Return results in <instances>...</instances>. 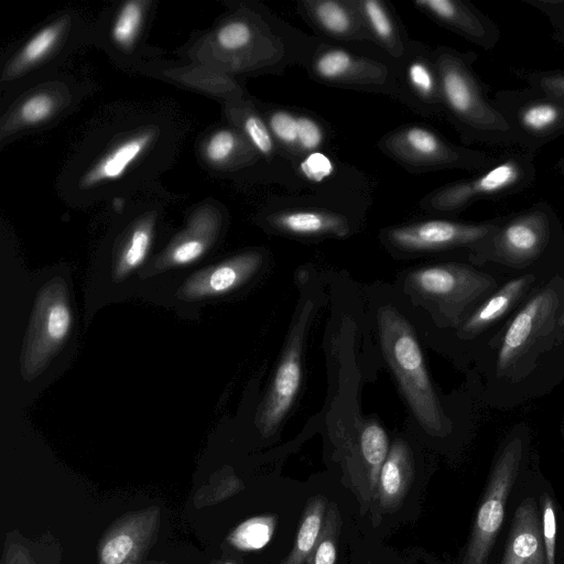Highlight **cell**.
<instances>
[{
	"mask_svg": "<svg viewBox=\"0 0 564 564\" xmlns=\"http://www.w3.org/2000/svg\"><path fill=\"white\" fill-rule=\"evenodd\" d=\"M216 228L217 224L210 217L196 219L185 234L171 243L156 268L184 265L198 260L212 245Z\"/></svg>",
	"mask_w": 564,
	"mask_h": 564,
	"instance_id": "19",
	"label": "cell"
},
{
	"mask_svg": "<svg viewBox=\"0 0 564 564\" xmlns=\"http://www.w3.org/2000/svg\"><path fill=\"white\" fill-rule=\"evenodd\" d=\"M359 10L366 24L379 42L393 53L399 50V36L395 24L383 2L379 0H364Z\"/></svg>",
	"mask_w": 564,
	"mask_h": 564,
	"instance_id": "29",
	"label": "cell"
},
{
	"mask_svg": "<svg viewBox=\"0 0 564 564\" xmlns=\"http://www.w3.org/2000/svg\"><path fill=\"white\" fill-rule=\"evenodd\" d=\"M556 212L547 202L500 218L497 229L477 248L482 254L508 264H525L550 247L558 230Z\"/></svg>",
	"mask_w": 564,
	"mask_h": 564,
	"instance_id": "5",
	"label": "cell"
},
{
	"mask_svg": "<svg viewBox=\"0 0 564 564\" xmlns=\"http://www.w3.org/2000/svg\"><path fill=\"white\" fill-rule=\"evenodd\" d=\"M507 120L514 150L534 154L564 135V100L530 87L499 90L491 99Z\"/></svg>",
	"mask_w": 564,
	"mask_h": 564,
	"instance_id": "4",
	"label": "cell"
},
{
	"mask_svg": "<svg viewBox=\"0 0 564 564\" xmlns=\"http://www.w3.org/2000/svg\"><path fill=\"white\" fill-rule=\"evenodd\" d=\"M314 21L328 34L348 37L356 33V19L345 2L322 0L308 2Z\"/></svg>",
	"mask_w": 564,
	"mask_h": 564,
	"instance_id": "26",
	"label": "cell"
},
{
	"mask_svg": "<svg viewBox=\"0 0 564 564\" xmlns=\"http://www.w3.org/2000/svg\"><path fill=\"white\" fill-rule=\"evenodd\" d=\"M414 4L484 50H492L501 37L499 26L469 2L460 0H416Z\"/></svg>",
	"mask_w": 564,
	"mask_h": 564,
	"instance_id": "14",
	"label": "cell"
},
{
	"mask_svg": "<svg viewBox=\"0 0 564 564\" xmlns=\"http://www.w3.org/2000/svg\"><path fill=\"white\" fill-rule=\"evenodd\" d=\"M533 280L534 275L527 274L508 281L470 315L463 326V332L477 334L495 323L508 312Z\"/></svg>",
	"mask_w": 564,
	"mask_h": 564,
	"instance_id": "21",
	"label": "cell"
},
{
	"mask_svg": "<svg viewBox=\"0 0 564 564\" xmlns=\"http://www.w3.org/2000/svg\"><path fill=\"white\" fill-rule=\"evenodd\" d=\"M522 447V440L514 437L496 460L478 508L463 564H488L490 551L503 522L507 499L519 471Z\"/></svg>",
	"mask_w": 564,
	"mask_h": 564,
	"instance_id": "7",
	"label": "cell"
},
{
	"mask_svg": "<svg viewBox=\"0 0 564 564\" xmlns=\"http://www.w3.org/2000/svg\"><path fill=\"white\" fill-rule=\"evenodd\" d=\"M274 516H258L241 522L227 536L228 543L240 551H254L265 546L275 530Z\"/></svg>",
	"mask_w": 564,
	"mask_h": 564,
	"instance_id": "27",
	"label": "cell"
},
{
	"mask_svg": "<svg viewBox=\"0 0 564 564\" xmlns=\"http://www.w3.org/2000/svg\"><path fill=\"white\" fill-rule=\"evenodd\" d=\"M360 449L369 470L372 486L378 487L381 467L389 454V441L386 431L377 422L367 423L360 434Z\"/></svg>",
	"mask_w": 564,
	"mask_h": 564,
	"instance_id": "28",
	"label": "cell"
},
{
	"mask_svg": "<svg viewBox=\"0 0 564 564\" xmlns=\"http://www.w3.org/2000/svg\"><path fill=\"white\" fill-rule=\"evenodd\" d=\"M558 305V296L551 288L535 294L514 316L503 335L497 358V368L503 371L529 347Z\"/></svg>",
	"mask_w": 564,
	"mask_h": 564,
	"instance_id": "13",
	"label": "cell"
},
{
	"mask_svg": "<svg viewBox=\"0 0 564 564\" xmlns=\"http://www.w3.org/2000/svg\"><path fill=\"white\" fill-rule=\"evenodd\" d=\"M340 518L333 505L325 514L322 533L305 564H335Z\"/></svg>",
	"mask_w": 564,
	"mask_h": 564,
	"instance_id": "31",
	"label": "cell"
},
{
	"mask_svg": "<svg viewBox=\"0 0 564 564\" xmlns=\"http://www.w3.org/2000/svg\"><path fill=\"white\" fill-rule=\"evenodd\" d=\"M297 118L289 111L278 110L269 118V129L281 143L297 148Z\"/></svg>",
	"mask_w": 564,
	"mask_h": 564,
	"instance_id": "38",
	"label": "cell"
},
{
	"mask_svg": "<svg viewBox=\"0 0 564 564\" xmlns=\"http://www.w3.org/2000/svg\"><path fill=\"white\" fill-rule=\"evenodd\" d=\"M223 564H235V562H232V561H226V562H224Z\"/></svg>",
	"mask_w": 564,
	"mask_h": 564,
	"instance_id": "46",
	"label": "cell"
},
{
	"mask_svg": "<svg viewBox=\"0 0 564 564\" xmlns=\"http://www.w3.org/2000/svg\"><path fill=\"white\" fill-rule=\"evenodd\" d=\"M325 514V497L317 496L311 499L304 510L293 549L281 564L306 563L322 533Z\"/></svg>",
	"mask_w": 564,
	"mask_h": 564,
	"instance_id": "23",
	"label": "cell"
},
{
	"mask_svg": "<svg viewBox=\"0 0 564 564\" xmlns=\"http://www.w3.org/2000/svg\"><path fill=\"white\" fill-rule=\"evenodd\" d=\"M275 228L295 236L333 235L345 237L349 227L345 218L337 214L322 210H286L272 217Z\"/></svg>",
	"mask_w": 564,
	"mask_h": 564,
	"instance_id": "18",
	"label": "cell"
},
{
	"mask_svg": "<svg viewBox=\"0 0 564 564\" xmlns=\"http://www.w3.org/2000/svg\"><path fill=\"white\" fill-rule=\"evenodd\" d=\"M555 170L564 177V155L555 164Z\"/></svg>",
	"mask_w": 564,
	"mask_h": 564,
	"instance_id": "44",
	"label": "cell"
},
{
	"mask_svg": "<svg viewBox=\"0 0 564 564\" xmlns=\"http://www.w3.org/2000/svg\"><path fill=\"white\" fill-rule=\"evenodd\" d=\"M252 40V30L243 21L229 22L217 31L216 41L226 51H237L246 47Z\"/></svg>",
	"mask_w": 564,
	"mask_h": 564,
	"instance_id": "36",
	"label": "cell"
},
{
	"mask_svg": "<svg viewBox=\"0 0 564 564\" xmlns=\"http://www.w3.org/2000/svg\"><path fill=\"white\" fill-rule=\"evenodd\" d=\"M412 467V457L406 444L397 440L379 474L378 492L383 506L391 507L402 499L410 484Z\"/></svg>",
	"mask_w": 564,
	"mask_h": 564,
	"instance_id": "20",
	"label": "cell"
},
{
	"mask_svg": "<svg viewBox=\"0 0 564 564\" xmlns=\"http://www.w3.org/2000/svg\"><path fill=\"white\" fill-rule=\"evenodd\" d=\"M408 280L420 294L459 308L484 296L497 285L491 275L462 264L420 268L412 271Z\"/></svg>",
	"mask_w": 564,
	"mask_h": 564,
	"instance_id": "12",
	"label": "cell"
},
{
	"mask_svg": "<svg viewBox=\"0 0 564 564\" xmlns=\"http://www.w3.org/2000/svg\"><path fill=\"white\" fill-rule=\"evenodd\" d=\"M313 307L311 300L302 306L259 412L258 424L264 435L278 429L297 395L303 373V344Z\"/></svg>",
	"mask_w": 564,
	"mask_h": 564,
	"instance_id": "9",
	"label": "cell"
},
{
	"mask_svg": "<svg viewBox=\"0 0 564 564\" xmlns=\"http://www.w3.org/2000/svg\"><path fill=\"white\" fill-rule=\"evenodd\" d=\"M243 131L253 148L262 155L269 156L273 151V135L269 126L257 115H249L243 120Z\"/></svg>",
	"mask_w": 564,
	"mask_h": 564,
	"instance_id": "37",
	"label": "cell"
},
{
	"mask_svg": "<svg viewBox=\"0 0 564 564\" xmlns=\"http://www.w3.org/2000/svg\"><path fill=\"white\" fill-rule=\"evenodd\" d=\"M534 154L509 150L473 177L447 184L431 193L424 206L441 213H457L481 199H498L523 192L536 178Z\"/></svg>",
	"mask_w": 564,
	"mask_h": 564,
	"instance_id": "3",
	"label": "cell"
},
{
	"mask_svg": "<svg viewBox=\"0 0 564 564\" xmlns=\"http://www.w3.org/2000/svg\"><path fill=\"white\" fill-rule=\"evenodd\" d=\"M162 511L158 505L127 512L102 533L97 564H141L159 539Z\"/></svg>",
	"mask_w": 564,
	"mask_h": 564,
	"instance_id": "10",
	"label": "cell"
},
{
	"mask_svg": "<svg viewBox=\"0 0 564 564\" xmlns=\"http://www.w3.org/2000/svg\"><path fill=\"white\" fill-rule=\"evenodd\" d=\"M304 176L313 182H322L334 171L332 160L319 151L308 153L300 164Z\"/></svg>",
	"mask_w": 564,
	"mask_h": 564,
	"instance_id": "42",
	"label": "cell"
},
{
	"mask_svg": "<svg viewBox=\"0 0 564 564\" xmlns=\"http://www.w3.org/2000/svg\"><path fill=\"white\" fill-rule=\"evenodd\" d=\"M404 77L410 90L424 104L443 108L435 58L432 61L425 56L411 58L405 65Z\"/></svg>",
	"mask_w": 564,
	"mask_h": 564,
	"instance_id": "24",
	"label": "cell"
},
{
	"mask_svg": "<svg viewBox=\"0 0 564 564\" xmlns=\"http://www.w3.org/2000/svg\"><path fill=\"white\" fill-rule=\"evenodd\" d=\"M153 229L154 215L152 214L133 226L119 250L113 267L115 281H122L143 263L151 247Z\"/></svg>",
	"mask_w": 564,
	"mask_h": 564,
	"instance_id": "22",
	"label": "cell"
},
{
	"mask_svg": "<svg viewBox=\"0 0 564 564\" xmlns=\"http://www.w3.org/2000/svg\"><path fill=\"white\" fill-rule=\"evenodd\" d=\"M358 66L359 63L349 52L332 48L315 59L314 70L322 79L334 82L349 77Z\"/></svg>",
	"mask_w": 564,
	"mask_h": 564,
	"instance_id": "32",
	"label": "cell"
},
{
	"mask_svg": "<svg viewBox=\"0 0 564 564\" xmlns=\"http://www.w3.org/2000/svg\"><path fill=\"white\" fill-rule=\"evenodd\" d=\"M65 21H57L33 35L12 59L4 73L9 77L15 76L29 67L41 62L56 45L64 30Z\"/></svg>",
	"mask_w": 564,
	"mask_h": 564,
	"instance_id": "25",
	"label": "cell"
},
{
	"mask_svg": "<svg viewBox=\"0 0 564 564\" xmlns=\"http://www.w3.org/2000/svg\"><path fill=\"white\" fill-rule=\"evenodd\" d=\"M155 135L154 128H145L115 144L83 174L80 187L89 188L121 178L128 169L145 153Z\"/></svg>",
	"mask_w": 564,
	"mask_h": 564,
	"instance_id": "17",
	"label": "cell"
},
{
	"mask_svg": "<svg viewBox=\"0 0 564 564\" xmlns=\"http://www.w3.org/2000/svg\"><path fill=\"white\" fill-rule=\"evenodd\" d=\"M73 315L66 284L48 281L40 290L24 340L21 371L25 379L37 376L69 335Z\"/></svg>",
	"mask_w": 564,
	"mask_h": 564,
	"instance_id": "6",
	"label": "cell"
},
{
	"mask_svg": "<svg viewBox=\"0 0 564 564\" xmlns=\"http://www.w3.org/2000/svg\"><path fill=\"white\" fill-rule=\"evenodd\" d=\"M511 73L528 87L564 100V70L511 67Z\"/></svg>",
	"mask_w": 564,
	"mask_h": 564,
	"instance_id": "33",
	"label": "cell"
},
{
	"mask_svg": "<svg viewBox=\"0 0 564 564\" xmlns=\"http://www.w3.org/2000/svg\"><path fill=\"white\" fill-rule=\"evenodd\" d=\"M55 101L48 94L40 93L28 98L19 109V119L24 124H36L47 120L54 112Z\"/></svg>",
	"mask_w": 564,
	"mask_h": 564,
	"instance_id": "34",
	"label": "cell"
},
{
	"mask_svg": "<svg viewBox=\"0 0 564 564\" xmlns=\"http://www.w3.org/2000/svg\"><path fill=\"white\" fill-rule=\"evenodd\" d=\"M541 519L545 564H555L556 517L553 501L546 495H544L542 498Z\"/></svg>",
	"mask_w": 564,
	"mask_h": 564,
	"instance_id": "40",
	"label": "cell"
},
{
	"mask_svg": "<svg viewBox=\"0 0 564 564\" xmlns=\"http://www.w3.org/2000/svg\"><path fill=\"white\" fill-rule=\"evenodd\" d=\"M237 148V137L234 131L223 129L216 131L207 140L205 145V156L213 164H223L227 162Z\"/></svg>",
	"mask_w": 564,
	"mask_h": 564,
	"instance_id": "35",
	"label": "cell"
},
{
	"mask_svg": "<svg viewBox=\"0 0 564 564\" xmlns=\"http://www.w3.org/2000/svg\"><path fill=\"white\" fill-rule=\"evenodd\" d=\"M382 351L402 393L421 425L432 434L444 430V415L411 324L390 305L379 308Z\"/></svg>",
	"mask_w": 564,
	"mask_h": 564,
	"instance_id": "2",
	"label": "cell"
},
{
	"mask_svg": "<svg viewBox=\"0 0 564 564\" xmlns=\"http://www.w3.org/2000/svg\"><path fill=\"white\" fill-rule=\"evenodd\" d=\"M500 219L482 223H462L431 219L391 228L389 241L399 249L422 252L456 247L477 248L497 229Z\"/></svg>",
	"mask_w": 564,
	"mask_h": 564,
	"instance_id": "11",
	"label": "cell"
},
{
	"mask_svg": "<svg viewBox=\"0 0 564 564\" xmlns=\"http://www.w3.org/2000/svg\"><path fill=\"white\" fill-rule=\"evenodd\" d=\"M261 263L259 252L235 256L191 275L180 288L177 296L193 301L226 294L248 281Z\"/></svg>",
	"mask_w": 564,
	"mask_h": 564,
	"instance_id": "15",
	"label": "cell"
},
{
	"mask_svg": "<svg viewBox=\"0 0 564 564\" xmlns=\"http://www.w3.org/2000/svg\"><path fill=\"white\" fill-rule=\"evenodd\" d=\"M544 14L552 28V37L564 46V0H523Z\"/></svg>",
	"mask_w": 564,
	"mask_h": 564,
	"instance_id": "39",
	"label": "cell"
},
{
	"mask_svg": "<svg viewBox=\"0 0 564 564\" xmlns=\"http://www.w3.org/2000/svg\"><path fill=\"white\" fill-rule=\"evenodd\" d=\"M2 564H36L28 546L17 538H7Z\"/></svg>",
	"mask_w": 564,
	"mask_h": 564,
	"instance_id": "43",
	"label": "cell"
},
{
	"mask_svg": "<svg viewBox=\"0 0 564 564\" xmlns=\"http://www.w3.org/2000/svg\"><path fill=\"white\" fill-rule=\"evenodd\" d=\"M501 564H545L542 519L532 498L514 512Z\"/></svg>",
	"mask_w": 564,
	"mask_h": 564,
	"instance_id": "16",
	"label": "cell"
},
{
	"mask_svg": "<svg viewBox=\"0 0 564 564\" xmlns=\"http://www.w3.org/2000/svg\"><path fill=\"white\" fill-rule=\"evenodd\" d=\"M475 57L448 47L435 53L443 109L466 142L514 150L507 120L471 67Z\"/></svg>",
	"mask_w": 564,
	"mask_h": 564,
	"instance_id": "1",
	"label": "cell"
},
{
	"mask_svg": "<svg viewBox=\"0 0 564 564\" xmlns=\"http://www.w3.org/2000/svg\"><path fill=\"white\" fill-rule=\"evenodd\" d=\"M142 1H128L122 4L111 28L112 41L123 50L135 43L144 13Z\"/></svg>",
	"mask_w": 564,
	"mask_h": 564,
	"instance_id": "30",
	"label": "cell"
},
{
	"mask_svg": "<svg viewBox=\"0 0 564 564\" xmlns=\"http://www.w3.org/2000/svg\"><path fill=\"white\" fill-rule=\"evenodd\" d=\"M384 145L400 161L426 169L480 172L499 159V155L454 145L432 130L420 126L405 127L391 133L386 138Z\"/></svg>",
	"mask_w": 564,
	"mask_h": 564,
	"instance_id": "8",
	"label": "cell"
},
{
	"mask_svg": "<svg viewBox=\"0 0 564 564\" xmlns=\"http://www.w3.org/2000/svg\"><path fill=\"white\" fill-rule=\"evenodd\" d=\"M323 142L321 126L306 116L297 118V149L307 153L316 151Z\"/></svg>",
	"mask_w": 564,
	"mask_h": 564,
	"instance_id": "41",
	"label": "cell"
},
{
	"mask_svg": "<svg viewBox=\"0 0 564 564\" xmlns=\"http://www.w3.org/2000/svg\"><path fill=\"white\" fill-rule=\"evenodd\" d=\"M141 564H169V563H166L164 561H154V560H152V561H144Z\"/></svg>",
	"mask_w": 564,
	"mask_h": 564,
	"instance_id": "45",
	"label": "cell"
}]
</instances>
